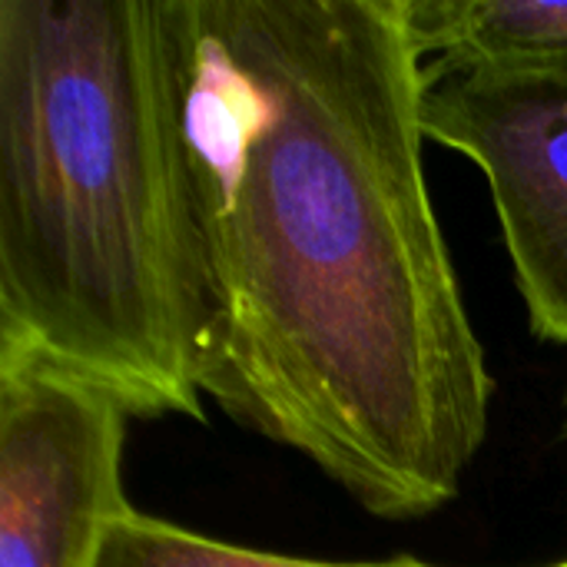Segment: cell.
I'll return each mask as SVG.
<instances>
[{"instance_id":"obj_6","label":"cell","mask_w":567,"mask_h":567,"mask_svg":"<svg viewBox=\"0 0 567 567\" xmlns=\"http://www.w3.org/2000/svg\"><path fill=\"white\" fill-rule=\"evenodd\" d=\"M93 567H435L419 558L392 561H306L203 538L140 512L116 515L100 542Z\"/></svg>"},{"instance_id":"obj_4","label":"cell","mask_w":567,"mask_h":567,"mask_svg":"<svg viewBox=\"0 0 567 567\" xmlns=\"http://www.w3.org/2000/svg\"><path fill=\"white\" fill-rule=\"evenodd\" d=\"M126 422L103 389L0 352V567H93L106 525L133 508Z\"/></svg>"},{"instance_id":"obj_8","label":"cell","mask_w":567,"mask_h":567,"mask_svg":"<svg viewBox=\"0 0 567 567\" xmlns=\"http://www.w3.org/2000/svg\"><path fill=\"white\" fill-rule=\"evenodd\" d=\"M565 432H567V422H565Z\"/></svg>"},{"instance_id":"obj_2","label":"cell","mask_w":567,"mask_h":567,"mask_svg":"<svg viewBox=\"0 0 567 567\" xmlns=\"http://www.w3.org/2000/svg\"><path fill=\"white\" fill-rule=\"evenodd\" d=\"M193 0H0V352L203 412Z\"/></svg>"},{"instance_id":"obj_5","label":"cell","mask_w":567,"mask_h":567,"mask_svg":"<svg viewBox=\"0 0 567 567\" xmlns=\"http://www.w3.org/2000/svg\"><path fill=\"white\" fill-rule=\"evenodd\" d=\"M422 56L502 73H567V0H405Z\"/></svg>"},{"instance_id":"obj_7","label":"cell","mask_w":567,"mask_h":567,"mask_svg":"<svg viewBox=\"0 0 567 567\" xmlns=\"http://www.w3.org/2000/svg\"><path fill=\"white\" fill-rule=\"evenodd\" d=\"M551 567H567V561H561V565H551Z\"/></svg>"},{"instance_id":"obj_3","label":"cell","mask_w":567,"mask_h":567,"mask_svg":"<svg viewBox=\"0 0 567 567\" xmlns=\"http://www.w3.org/2000/svg\"><path fill=\"white\" fill-rule=\"evenodd\" d=\"M422 116L485 173L528 326L567 346V73L429 60Z\"/></svg>"},{"instance_id":"obj_1","label":"cell","mask_w":567,"mask_h":567,"mask_svg":"<svg viewBox=\"0 0 567 567\" xmlns=\"http://www.w3.org/2000/svg\"><path fill=\"white\" fill-rule=\"evenodd\" d=\"M405 0H193L199 389L369 515L452 505L492 372L425 176Z\"/></svg>"}]
</instances>
